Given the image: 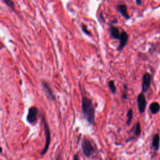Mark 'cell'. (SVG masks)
I'll use <instances>...</instances> for the list:
<instances>
[{"label": "cell", "mask_w": 160, "mask_h": 160, "mask_svg": "<svg viewBox=\"0 0 160 160\" xmlns=\"http://www.w3.org/2000/svg\"><path fill=\"white\" fill-rule=\"evenodd\" d=\"M151 82V76L149 73H146L143 76L142 80V91L144 93H146L149 90V88Z\"/></svg>", "instance_id": "6"}, {"label": "cell", "mask_w": 160, "mask_h": 160, "mask_svg": "<svg viewBox=\"0 0 160 160\" xmlns=\"http://www.w3.org/2000/svg\"><path fill=\"white\" fill-rule=\"evenodd\" d=\"M4 3L11 8L14 9L15 8V4L14 3L11 1V0H3Z\"/></svg>", "instance_id": "17"}, {"label": "cell", "mask_w": 160, "mask_h": 160, "mask_svg": "<svg viewBox=\"0 0 160 160\" xmlns=\"http://www.w3.org/2000/svg\"><path fill=\"white\" fill-rule=\"evenodd\" d=\"M81 147L84 155L88 158L91 157L94 153V149L91 141L87 138H84L83 140Z\"/></svg>", "instance_id": "3"}, {"label": "cell", "mask_w": 160, "mask_h": 160, "mask_svg": "<svg viewBox=\"0 0 160 160\" xmlns=\"http://www.w3.org/2000/svg\"><path fill=\"white\" fill-rule=\"evenodd\" d=\"M81 28H82V30H83V31L84 33H85L86 34L88 35V36H91V32L88 30V29L87 26L85 24H83L82 25Z\"/></svg>", "instance_id": "16"}, {"label": "cell", "mask_w": 160, "mask_h": 160, "mask_svg": "<svg viewBox=\"0 0 160 160\" xmlns=\"http://www.w3.org/2000/svg\"><path fill=\"white\" fill-rule=\"evenodd\" d=\"M38 110L36 107H31L29 109L27 116V120L29 123H34L37 120Z\"/></svg>", "instance_id": "5"}, {"label": "cell", "mask_w": 160, "mask_h": 160, "mask_svg": "<svg viewBox=\"0 0 160 160\" xmlns=\"http://www.w3.org/2000/svg\"><path fill=\"white\" fill-rule=\"evenodd\" d=\"M150 110L153 115H156L160 110V105L158 102H153L150 106Z\"/></svg>", "instance_id": "12"}, {"label": "cell", "mask_w": 160, "mask_h": 160, "mask_svg": "<svg viewBox=\"0 0 160 160\" xmlns=\"http://www.w3.org/2000/svg\"><path fill=\"white\" fill-rule=\"evenodd\" d=\"M137 104L138 108L140 113H143L145 111L147 102L146 100V98L143 93L140 94L137 97Z\"/></svg>", "instance_id": "4"}, {"label": "cell", "mask_w": 160, "mask_h": 160, "mask_svg": "<svg viewBox=\"0 0 160 160\" xmlns=\"http://www.w3.org/2000/svg\"><path fill=\"white\" fill-rule=\"evenodd\" d=\"M43 87L44 90L47 96L48 97L49 99H52V100H55V97L54 96V94H53V93L51 90V89L50 88V86H49V85L47 83L46 81H43Z\"/></svg>", "instance_id": "8"}, {"label": "cell", "mask_w": 160, "mask_h": 160, "mask_svg": "<svg viewBox=\"0 0 160 160\" xmlns=\"http://www.w3.org/2000/svg\"><path fill=\"white\" fill-rule=\"evenodd\" d=\"M110 34L111 37L115 39H119L120 37V33L119 31V29L118 28L111 26L110 27Z\"/></svg>", "instance_id": "11"}, {"label": "cell", "mask_w": 160, "mask_h": 160, "mask_svg": "<svg viewBox=\"0 0 160 160\" xmlns=\"http://www.w3.org/2000/svg\"><path fill=\"white\" fill-rule=\"evenodd\" d=\"M117 10L119 11L120 13L125 18L126 20L129 19L130 16L128 14V8L125 4H121L118 5L117 7Z\"/></svg>", "instance_id": "9"}, {"label": "cell", "mask_w": 160, "mask_h": 160, "mask_svg": "<svg viewBox=\"0 0 160 160\" xmlns=\"http://www.w3.org/2000/svg\"><path fill=\"white\" fill-rule=\"evenodd\" d=\"M2 150H3L2 148H1V147H0V153H1L2 152Z\"/></svg>", "instance_id": "22"}, {"label": "cell", "mask_w": 160, "mask_h": 160, "mask_svg": "<svg viewBox=\"0 0 160 160\" xmlns=\"http://www.w3.org/2000/svg\"><path fill=\"white\" fill-rule=\"evenodd\" d=\"M159 141H160V136L159 134L157 133L153 136L152 141V148L154 151H157L158 150L159 146Z\"/></svg>", "instance_id": "10"}, {"label": "cell", "mask_w": 160, "mask_h": 160, "mask_svg": "<svg viewBox=\"0 0 160 160\" xmlns=\"http://www.w3.org/2000/svg\"><path fill=\"white\" fill-rule=\"evenodd\" d=\"M136 3L138 5L141 4V0H136Z\"/></svg>", "instance_id": "20"}, {"label": "cell", "mask_w": 160, "mask_h": 160, "mask_svg": "<svg viewBox=\"0 0 160 160\" xmlns=\"http://www.w3.org/2000/svg\"><path fill=\"white\" fill-rule=\"evenodd\" d=\"M120 45L118 47V51H122L125 46L127 45L128 41V34L126 31H123L120 34Z\"/></svg>", "instance_id": "7"}, {"label": "cell", "mask_w": 160, "mask_h": 160, "mask_svg": "<svg viewBox=\"0 0 160 160\" xmlns=\"http://www.w3.org/2000/svg\"><path fill=\"white\" fill-rule=\"evenodd\" d=\"M73 160H80L78 154H76V155H75V156H73Z\"/></svg>", "instance_id": "18"}, {"label": "cell", "mask_w": 160, "mask_h": 160, "mask_svg": "<svg viewBox=\"0 0 160 160\" xmlns=\"http://www.w3.org/2000/svg\"><path fill=\"white\" fill-rule=\"evenodd\" d=\"M82 111L86 121L91 124L95 122V109L92 101L88 98L82 96Z\"/></svg>", "instance_id": "1"}, {"label": "cell", "mask_w": 160, "mask_h": 160, "mask_svg": "<svg viewBox=\"0 0 160 160\" xmlns=\"http://www.w3.org/2000/svg\"><path fill=\"white\" fill-rule=\"evenodd\" d=\"M133 118V111L132 109H129L127 112V121L126 125L129 126L131 124Z\"/></svg>", "instance_id": "13"}, {"label": "cell", "mask_w": 160, "mask_h": 160, "mask_svg": "<svg viewBox=\"0 0 160 160\" xmlns=\"http://www.w3.org/2000/svg\"><path fill=\"white\" fill-rule=\"evenodd\" d=\"M133 129H134V135L136 136H139L141 133V129L140 121L136 122Z\"/></svg>", "instance_id": "14"}, {"label": "cell", "mask_w": 160, "mask_h": 160, "mask_svg": "<svg viewBox=\"0 0 160 160\" xmlns=\"http://www.w3.org/2000/svg\"><path fill=\"white\" fill-rule=\"evenodd\" d=\"M99 16H100V18H101V19H102V20H103V22H104V21H105V20H104V16H103V15L102 16V13H100Z\"/></svg>", "instance_id": "19"}, {"label": "cell", "mask_w": 160, "mask_h": 160, "mask_svg": "<svg viewBox=\"0 0 160 160\" xmlns=\"http://www.w3.org/2000/svg\"><path fill=\"white\" fill-rule=\"evenodd\" d=\"M43 119V122L44 124V127H45V137H46V142H45V148L43 149L42 151L41 152V155H44L48 151L49 146L50 144V140H51V135H50V128L47 124L46 120L44 116L42 117Z\"/></svg>", "instance_id": "2"}, {"label": "cell", "mask_w": 160, "mask_h": 160, "mask_svg": "<svg viewBox=\"0 0 160 160\" xmlns=\"http://www.w3.org/2000/svg\"><path fill=\"white\" fill-rule=\"evenodd\" d=\"M123 98L124 99H127V96H126V94H123Z\"/></svg>", "instance_id": "21"}, {"label": "cell", "mask_w": 160, "mask_h": 160, "mask_svg": "<svg viewBox=\"0 0 160 160\" xmlns=\"http://www.w3.org/2000/svg\"><path fill=\"white\" fill-rule=\"evenodd\" d=\"M108 86L110 89V90L111 91L112 93L113 94H115L117 91V89H116V87L115 86V82L114 81H110L109 83H108Z\"/></svg>", "instance_id": "15"}]
</instances>
